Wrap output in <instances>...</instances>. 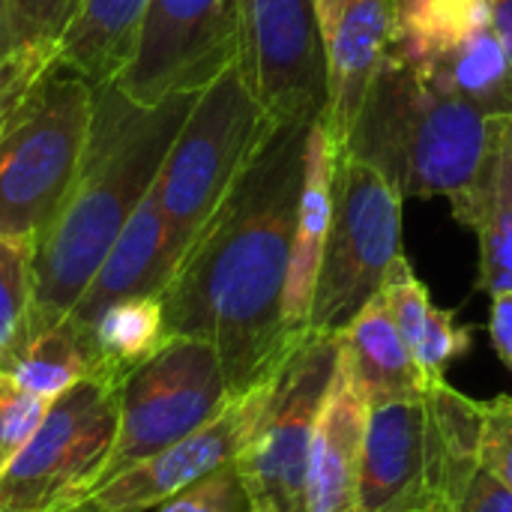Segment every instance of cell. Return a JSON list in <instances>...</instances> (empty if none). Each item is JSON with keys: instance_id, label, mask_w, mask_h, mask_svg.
Returning <instances> with one entry per match:
<instances>
[{"instance_id": "obj_1", "label": "cell", "mask_w": 512, "mask_h": 512, "mask_svg": "<svg viewBox=\"0 0 512 512\" xmlns=\"http://www.w3.org/2000/svg\"><path fill=\"white\" fill-rule=\"evenodd\" d=\"M309 126L270 129L162 291L165 333L210 342L231 396L267 381L303 336L288 333L282 300Z\"/></svg>"}, {"instance_id": "obj_2", "label": "cell", "mask_w": 512, "mask_h": 512, "mask_svg": "<svg viewBox=\"0 0 512 512\" xmlns=\"http://www.w3.org/2000/svg\"><path fill=\"white\" fill-rule=\"evenodd\" d=\"M195 96L180 93L159 105H138L111 81L93 87L81 165L33 246L27 339L72 315L117 234L153 189Z\"/></svg>"}, {"instance_id": "obj_3", "label": "cell", "mask_w": 512, "mask_h": 512, "mask_svg": "<svg viewBox=\"0 0 512 512\" xmlns=\"http://www.w3.org/2000/svg\"><path fill=\"white\" fill-rule=\"evenodd\" d=\"M423 84L384 54L339 153L378 171L402 201H462L483 177L501 123Z\"/></svg>"}, {"instance_id": "obj_4", "label": "cell", "mask_w": 512, "mask_h": 512, "mask_svg": "<svg viewBox=\"0 0 512 512\" xmlns=\"http://www.w3.org/2000/svg\"><path fill=\"white\" fill-rule=\"evenodd\" d=\"M483 402L450 381L369 405L360 512H456L480 468Z\"/></svg>"}, {"instance_id": "obj_5", "label": "cell", "mask_w": 512, "mask_h": 512, "mask_svg": "<svg viewBox=\"0 0 512 512\" xmlns=\"http://www.w3.org/2000/svg\"><path fill=\"white\" fill-rule=\"evenodd\" d=\"M93 84L51 66L0 129V234L36 246L81 165Z\"/></svg>"}, {"instance_id": "obj_6", "label": "cell", "mask_w": 512, "mask_h": 512, "mask_svg": "<svg viewBox=\"0 0 512 512\" xmlns=\"http://www.w3.org/2000/svg\"><path fill=\"white\" fill-rule=\"evenodd\" d=\"M273 126L237 60L195 96L153 186L177 264Z\"/></svg>"}, {"instance_id": "obj_7", "label": "cell", "mask_w": 512, "mask_h": 512, "mask_svg": "<svg viewBox=\"0 0 512 512\" xmlns=\"http://www.w3.org/2000/svg\"><path fill=\"white\" fill-rule=\"evenodd\" d=\"M402 198L369 165L339 153L333 219L315 282L309 330L339 336L372 303L402 249Z\"/></svg>"}, {"instance_id": "obj_8", "label": "cell", "mask_w": 512, "mask_h": 512, "mask_svg": "<svg viewBox=\"0 0 512 512\" xmlns=\"http://www.w3.org/2000/svg\"><path fill=\"white\" fill-rule=\"evenodd\" d=\"M120 426V381L87 375L60 393L0 474V512H69L90 498Z\"/></svg>"}, {"instance_id": "obj_9", "label": "cell", "mask_w": 512, "mask_h": 512, "mask_svg": "<svg viewBox=\"0 0 512 512\" xmlns=\"http://www.w3.org/2000/svg\"><path fill=\"white\" fill-rule=\"evenodd\" d=\"M339 363V339L306 330L267 378L255 429L237 456L255 512H303L306 462Z\"/></svg>"}, {"instance_id": "obj_10", "label": "cell", "mask_w": 512, "mask_h": 512, "mask_svg": "<svg viewBox=\"0 0 512 512\" xmlns=\"http://www.w3.org/2000/svg\"><path fill=\"white\" fill-rule=\"evenodd\" d=\"M228 402L231 390L216 348L201 339L168 336L156 354L120 381V426L96 489L192 435Z\"/></svg>"}, {"instance_id": "obj_11", "label": "cell", "mask_w": 512, "mask_h": 512, "mask_svg": "<svg viewBox=\"0 0 512 512\" xmlns=\"http://www.w3.org/2000/svg\"><path fill=\"white\" fill-rule=\"evenodd\" d=\"M387 54L432 90L512 117V69L486 0H399Z\"/></svg>"}, {"instance_id": "obj_12", "label": "cell", "mask_w": 512, "mask_h": 512, "mask_svg": "<svg viewBox=\"0 0 512 512\" xmlns=\"http://www.w3.org/2000/svg\"><path fill=\"white\" fill-rule=\"evenodd\" d=\"M237 54L240 0H150L111 84L138 105H159L201 93Z\"/></svg>"}, {"instance_id": "obj_13", "label": "cell", "mask_w": 512, "mask_h": 512, "mask_svg": "<svg viewBox=\"0 0 512 512\" xmlns=\"http://www.w3.org/2000/svg\"><path fill=\"white\" fill-rule=\"evenodd\" d=\"M240 72L276 123H315L327 63L312 0H240Z\"/></svg>"}, {"instance_id": "obj_14", "label": "cell", "mask_w": 512, "mask_h": 512, "mask_svg": "<svg viewBox=\"0 0 512 512\" xmlns=\"http://www.w3.org/2000/svg\"><path fill=\"white\" fill-rule=\"evenodd\" d=\"M264 387L267 381H261L258 387L240 396H231V402L210 423L180 438L177 444L165 447L162 453L126 468L123 474L99 486L84 504L69 512L156 510L159 504L180 495L183 489L204 480L207 474L234 465L255 429L264 402Z\"/></svg>"}, {"instance_id": "obj_15", "label": "cell", "mask_w": 512, "mask_h": 512, "mask_svg": "<svg viewBox=\"0 0 512 512\" xmlns=\"http://www.w3.org/2000/svg\"><path fill=\"white\" fill-rule=\"evenodd\" d=\"M399 0H312L327 63L324 123L336 147L345 144L363 96L387 54Z\"/></svg>"}, {"instance_id": "obj_16", "label": "cell", "mask_w": 512, "mask_h": 512, "mask_svg": "<svg viewBox=\"0 0 512 512\" xmlns=\"http://www.w3.org/2000/svg\"><path fill=\"white\" fill-rule=\"evenodd\" d=\"M366 417L369 402L339 351V363L309 447L303 512H360Z\"/></svg>"}, {"instance_id": "obj_17", "label": "cell", "mask_w": 512, "mask_h": 512, "mask_svg": "<svg viewBox=\"0 0 512 512\" xmlns=\"http://www.w3.org/2000/svg\"><path fill=\"white\" fill-rule=\"evenodd\" d=\"M156 186V183H153ZM177 270V258L168 243L165 213L159 207L156 189L144 195L135 207L123 231L117 234L114 246L108 249L105 261L99 264L93 282L87 285L84 297L66 318L78 333H84L102 309L129 297H162L171 276Z\"/></svg>"}, {"instance_id": "obj_18", "label": "cell", "mask_w": 512, "mask_h": 512, "mask_svg": "<svg viewBox=\"0 0 512 512\" xmlns=\"http://www.w3.org/2000/svg\"><path fill=\"white\" fill-rule=\"evenodd\" d=\"M336 159H339V147L330 138V129L321 117L306 132L303 186H300V201H297V222H294L291 261H288V279H285V300H282V318H285L288 333L294 336L309 330L315 282H318L321 255H324V243H327V231L333 219Z\"/></svg>"}, {"instance_id": "obj_19", "label": "cell", "mask_w": 512, "mask_h": 512, "mask_svg": "<svg viewBox=\"0 0 512 512\" xmlns=\"http://www.w3.org/2000/svg\"><path fill=\"white\" fill-rule=\"evenodd\" d=\"M381 297L423 381L426 384L447 381V369L465 354H471L474 348L471 327L459 324L453 312L435 306L429 288L420 282V276L414 273L405 255L390 267Z\"/></svg>"}, {"instance_id": "obj_20", "label": "cell", "mask_w": 512, "mask_h": 512, "mask_svg": "<svg viewBox=\"0 0 512 512\" xmlns=\"http://www.w3.org/2000/svg\"><path fill=\"white\" fill-rule=\"evenodd\" d=\"M450 210L459 225L477 234V288L489 297L512 294V117L501 123L480 183Z\"/></svg>"}, {"instance_id": "obj_21", "label": "cell", "mask_w": 512, "mask_h": 512, "mask_svg": "<svg viewBox=\"0 0 512 512\" xmlns=\"http://www.w3.org/2000/svg\"><path fill=\"white\" fill-rule=\"evenodd\" d=\"M336 339L369 405L408 399L426 387L381 294L366 303Z\"/></svg>"}, {"instance_id": "obj_22", "label": "cell", "mask_w": 512, "mask_h": 512, "mask_svg": "<svg viewBox=\"0 0 512 512\" xmlns=\"http://www.w3.org/2000/svg\"><path fill=\"white\" fill-rule=\"evenodd\" d=\"M147 3L150 0H81L57 42L54 63L93 87L114 81L129 60Z\"/></svg>"}, {"instance_id": "obj_23", "label": "cell", "mask_w": 512, "mask_h": 512, "mask_svg": "<svg viewBox=\"0 0 512 512\" xmlns=\"http://www.w3.org/2000/svg\"><path fill=\"white\" fill-rule=\"evenodd\" d=\"M81 336L93 360V375L123 381L168 339L162 297H129L111 303Z\"/></svg>"}, {"instance_id": "obj_24", "label": "cell", "mask_w": 512, "mask_h": 512, "mask_svg": "<svg viewBox=\"0 0 512 512\" xmlns=\"http://www.w3.org/2000/svg\"><path fill=\"white\" fill-rule=\"evenodd\" d=\"M3 372L27 393L54 402L72 384L93 375V360L84 336L69 321H63L33 333Z\"/></svg>"}, {"instance_id": "obj_25", "label": "cell", "mask_w": 512, "mask_h": 512, "mask_svg": "<svg viewBox=\"0 0 512 512\" xmlns=\"http://www.w3.org/2000/svg\"><path fill=\"white\" fill-rule=\"evenodd\" d=\"M33 246L0 234V372L27 342Z\"/></svg>"}, {"instance_id": "obj_26", "label": "cell", "mask_w": 512, "mask_h": 512, "mask_svg": "<svg viewBox=\"0 0 512 512\" xmlns=\"http://www.w3.org/2000/svg\"><path fill=\"white\" fill-rule=\"evenodd\" d=\"M54 66V51L24 48L12 36L6 0H0V129L21 108L39 78Z\"/></svg>"}, {"instance_id": "obj_27", "label": "cell", "mask_w": 512, "mask_h": 512, "mask_svg": "<svg viewBox=\"0 0 512 512\" xmlns=\"http://www.w3.org/2000/svg\"><path fill=\"white\" fill-rule=\"evenodd\" d=\"M48 405V399L27 393L6 372H0V474L33 438Z\"/></svg>"}, {"instance_id": "obj_28", "label": "cell", "mask_w": 512, "mask_h": 512, "mask_svg": "<svg viewBox=\"0 0 512 512\" xmlns=\"http://www.w3.org/2000/svg\"><path fill=\"white\" fill-rule=\"evenodd\" d=\"M81 0H6L12 36L24 48L57 51L63 30L69 27Z\"/></svg>"}, {"instance_id": "obj_29", "label": "cell", "mask_w": 512, "mask_h": 512, "mask_svg": "<svg viewBox=\"0 0 512 512\" xmlns=\"http://www.w3.org/2000/svg\"><path fill=\"white\" fill-rule=\"evenodd\" d=\"M153 512H255V504L240 480L237 465H225L168 498Z\"/></svg>"}, {"instance_id": "obj_30", "label": "cell", "mask_w": 512, "mask_h": 512, "mask_svg": "<svg viewBox=\"0 0 512 512\" xmlns=\"http://www.w3.org/2000/svg\"><path fill=\"white\" fill-rule=\"evenodd\" d=\"M480 468H486L512 492V396L483 402Z\"/></svg>"}, {"instance_id": "obj_31", "label": "cell", "mask_w": 512, "mask_h": 512, "mask_svg": "<svg viewBox=\"0 0 512 512\" xmlns=\"http://www.w3.org/2000/svg\"><path fill=\"white\" fill-rule=\"evenodd\" d=\"M456 512H512V492L486 468H477Z\"/></svg>"}, {"instance_id": "obj_32", "label": "cell", "mask_w": 512, "mask_h": 512, "mask_svg": "<svg viewBox=\"0 0 512 512\" xmlns=\"http://www.w3.org/2000/svg\"><path fill=\"white\" fill-rule=\"evenodd\" d=\"M489 300V339L495 354L512 372V294H495Z\"/></svg>"}, {"instance_id": "obj_33", "label": "cell", "mask_w": 512, "mask_h": 512, "mask_svg": "<svg viewBox=\"0 0 512 512\" xmlns=\"http://www.w3.org/2000/svg\"><path fill=\"white\" fill-rule=\"evenodd\" d=\"M489 15H492V27L501 39V48L507 54V63L512 69V0H486Z\"/></svg>"}]
</instances>
